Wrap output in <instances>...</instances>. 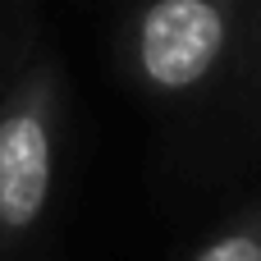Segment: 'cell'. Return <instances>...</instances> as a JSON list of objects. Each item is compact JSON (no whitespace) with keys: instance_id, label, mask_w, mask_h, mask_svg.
Listing matches in <instances>:
<instances>
[{"instance_id":"cell-2","label":"cell","mask_w":261,"mask_h":261,"mask_svg":"<svg viewBox=\"0 0 261 261\" xmlns=\"http://www.w3.org/2000/svg\"><path fill=\"white\" fill-rule=\"evenodd\" d=\"M64 83L55 60H37L0 96V252L23 248L55 197Z\"/></svg>"},{"instance_id":"cell-1","label":"cell","mask_w":261,"mask_h":261,"mask_svg":"<svg viewBox=\"0 0 261 261\" xmlns=\"http://www.w3.org/2000/svg\"><path fill=\"white\" fill-rule=\"evenodd\" d=\"M248 41V0H138L119 32L128 83L165 106L220 83Z\"/></svg>"},{"instance_id":"cell-3","label":"cell","mask_w":261,"mask_h":261,"mask_svg":"<svg viewBox=\"0 0 261 261\" xmlns=\"http://www.w3.org/2000/svg\"><path fill=\"white\" fill-rule=\"evenodd\" d=\"M188 261H261V197L234 211Z\"/></svg>"},{"instance_id":"cell-4","label":"cell","mask_w":261,"mask_h":261,"mask_svg":"<svg viewBox=\"0 0 261 261\" xmlns=\"http://www.w3.org/2000/svg\"><path fill=\"white\" fill-rule=\"evenodd\" d=\"M248 37H252V46H257V69H261V0H248Z\"/></svg>"}]
</instances>
